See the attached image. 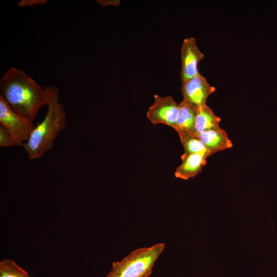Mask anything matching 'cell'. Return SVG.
Returning <instances> with one entry per match:
<instances>
[{"label": "cell", "instance_id": "cell-7", "mask_svg": "<svg viewBox=\"0 0 277 277\" xmlns=\"http://www.w3.org/2000/svg\"><path fill=\"white\" fill-rule=\"evenodd\" d=\"M181 56L180 76L182 82L184 83L200 73L198 64L204 58V55L197 47L195 39L191 37L184 39Z\"/></svg>", "mask_w": 277, "mask_h": 277}, {"label": "cell", "instance_id": "cell-9", "mask_svg": "<svg viewBox=\"0 0 277 277\" xmlns=\"http://www.w3.org/2000/svg\"><path fill=\"white\" fill-rule=\"evenodd\" d=\"M195 136L205 145L211 155L220 151L230 148L233 145L226 131L220 128L204 131Z\"/></svg>", "mask_w": 277, "mask_h": 277}, {"label": "cell", "instance_id": "cell-6", "mask_svg": "<svg viewBox=\"0 0 277 277\" xmlns=\"http://www.w3.org/2000/svg\"><path fill=\"white\" fill-rule=\"evenodd\" d=\"M181 91L185 101L194 108L206 105L207 98L215 91L206 78L199 73L195 76L182 83Z\"/></svg>", "mask_w": 277, "mask_h": 277}, {"label": "cell", "instance_id": "cell-4", "mask_svg": "<svg viewBox=\"0 0 277 277\" xmlns=\"http://www.w3.org/2000/svg\"><path fill=\"white\" fill-rule=\"evenodd\" d=\"M0 125L12 135L19 146L27 142L35 126L18 114L0 96Z\"/></svg>", "mask_w": 277, "mask_h": 277}, {"label": "cell", "instance_id": "cell-5", "mask_svg": "<svg viewBox=\"0 0 277 277\" xmlns=\"http://www.w3.org/2000/svg\"><path fill=\"white\" fill-rule=\"evenodd\" d=\"M154 103L149 108L146 115L153 124H163L175 127L179 113V104L169 95L162 97L154 95Z\"/></svg>", "mask_w": 277, "mask_h": 277}, {"label": "cell", "instance_id": "cell-11", "mask_svg": "<svg viewBox=\"0 0 277 277\" xmlns=\"http://www.w3.org/2000/svg\"><path fill=\"white\" fill-rule=\"evenodd\" d=\"M221 118L206 104L197 109L195 130L196 134L208 130L220 128ZM195 134V135H196Z\"/></svg>", "mask_w": 277, "mask_h": 277}, {"label": "cell", "instance_id": "cell-15", "mask_svg": "<svg viewBox=\"0 0 277 277\" xmlns=\"http://www.w3.org/2000/svg\"><path fill=\"white\" fill-rule=\"evenodd\" d=\"M47 0H21L18 3L19 7H25L46 3Z\"/></svg>", "mask_w": 277, "mask_h": 277}, {"label": "cell", "instance_id": "cell-2", "mask_svg": "<svg viewBox=\"0 0 277 277\" xmlns=\"http://www.w3.org/2000/svg\"><path fill=\"white\" fill-rule=\"evenodd\" d=\"M45 88L47 112L43 121L35 126L28 141L22 145L30 160L40 158L51 150L58 134L67 124L65 108L59 102L58 88L49 86Z\"/></svg>", "mask_w": 277, "mask_h": 277}, {"label": "cell", "instance_id": "cell-8", "mask_svg": "<svg viewBox=\"0 0 277 277\" xmlns=\"http://www.w3.org/2000/svg\"><path fill=\"white\" fill-rule=\"evenodd\" d=\"M197 109L184 101L179 103V113L174 129L181 141L190 136L195 135V125Z\"/></svg>", "mask_w": 277, "mask_h": 277}, {"label": "cell", "instance_id": "cell-16", "mask_svg": "<svg viewBox=\"0 0 277 277\" xmlns=\"http://www.w3.org/2000/svg\"><path fill=\"white\" fill-rule=\"evenodd\" d=\"M103 6H105L108 5H114L117 2H114V1H97Z\"/></svg>", "mask_w": 277, "mask_h": 277}, {"label": "cell", "instance_id": "cell-14", "mask_svg": "<svg viewBox=\"0 0 277 277\" xmlns=\"http://www.w3.org/2000/svg\"><path fill=\"white\" fill-rule=\"evenodd\" d=\"M12 146L19 145L8 131L0 125V147L4 148Z\"/></svg>", "mask_w": 277, "mask_h": 277}, {"label": "cell", "instance_id": "cell-12", "mask_svg": "<svg viewBox=\"0 0 277 277\" xmlns=\"http://www.w3.org/2000/svg\"><path fill=\"white\" fill-rule=\"evenodd\" d=\"M0 277H31L28 272L11 259L0 262Z\"/></svg>", "mask_w": 277, "mask_h": 277}, {"label": "cell", "instance_id": "cell-1", "mask_svg": "<svg viewBox=\"0 0 277 277\" xmlns=\"http://www.w3.org/2000/svg\"><path fill=\"white\" fill-rule=\"evenodd\" d=\"M0 91V96L15 112L32 122L39 109L47 104L45 88L16 68H10L2 75Z\"/></svg>", "mask_w": 277, "mask_h": 277}, {"label": "cell", "instance_id": "cell-13", "mask_svg": "<svg viewBox=\"0 0 277 277\" xmlns=\"http://www.w3.org/2000/svg\"><path fill=\"white\" fill-rule=\"evenodd\" d=\"M181 143L184 148V152L183 154L199 153L203 154L207 157L211 155L205 145L195 135L188 136Z\"/></svg>", "mask_w": 277, "mask_h": 277}, {"label": "cell", "instance_id": "cell-3", "mask_svg": "<svg viewBox=\"0 0 277 277\" xmlns=\"http://www.w3.org/2000/svg\"><path fill=\"white\" fill-rule=\"evenodd\" d=\"M165 248L163 243L137 248L120 261L112 263L106 277H148L153 265Z\"/></svg>", "mask_w": 277, "mask_h": 277}, {"label": "cell", "instance_id": "cell-10", "mask_svg": "<svg viewBox=\"0 0 277 277\" xmlns=\"http://www.w3.org/2000/svg\"><path fill=\"white\" fill-rule=\"evenodd\" d=\"M207 158L206 156L199 153L182 154V163L176 168L175 176L185 180L195 176L206 165Z\"/></svg>", "mask_w": 277, "mask_h": 277}]
</instances>
